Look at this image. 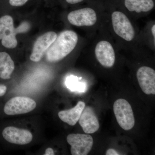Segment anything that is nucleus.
Segmentation results:
<instances>
[{"label":"nucleus","mask_w":155,"mask_h":155,"mask_svg":"<svg viewBox=\"0 0 155 155\" xmlns=\"http://www.w3.org/2000/svg\"><path fill=\"white\" fill-rule=\"evenodd\" d=\"M78 41V36L75 31L69 30L62 31L45 54L47 60L54 63L63 60L74 49Z\"/></svg>","instance_id":"nucleus-1"},{"label":"nucleus","mask_w":155,"mask_h":155,"mask_svg":"<svg viewBox=\"0 0 155 155\" xmlns=\"http://www.w3.org/2000/svg\"><path fill=\"white\" fill-rule=\"evenodd\" d=\"M114 111L119 126L124 130L132 129L135 124V119L132 107L124 99L116 100L114 105Z\"/></svg>","instance_id":"nucleus-2"},{"label":"nucleus","mask_w":155,"mask_h":155,"mask_svg":"<svg viewBox=\"0 0 155 155\" xmlns=\"http://www.w3.org/2000/svg\"><path fill=\"white\" fill-rule=\"evenodd\" d=\"M112 22L115 33L127 41H132L135 32L132 24L124 13L115 11L112 14Z\"/></svg>","instance_id":"nucleus-3"},{"label":"nucleus","mask_w":155,"mask_h":155,"mask_svg":"<svg viewBox=\"0 0 155 155\" xmlns=\"http://www.w3.org/2000/svg\"><path fill=\"white\" fill-rule=\"evenodd\" d=\"M36 107L35 101L28 97H16L8 101L4 107L5 114L8 115L27 114Z\"/></svg>","instance_id":"nucleus-4"},{"label":"nucleus","mask_w":155,"mask_h":155,"mask_svg":"<svg viewBox=\"0 0 155 155\" xmlns=\"http://www.w3.org/2000/svg\"><path fill=\"white\" fill-rule=\"evenodd\" d=\"M16 31L14 19L11 16L5 15L0 18V40L3 46L9 49L15 48L17 46Z\"/></svg>","instance_id":"nucleus-5"},{"label":"nucleus","mask_w":155,"mask_h":155,"mask_svg":"<svg viewBox=\"0 0 155 155\" xmlns=\"http://www.w3.org/2000/svg\"><path fill=\"white\" fill-rule=\"evenodd\" d=\"M67 142L71 146L72 155H87L91 150L94 140L91 136L81 134H71L67 136Z\"/></svg>","instance_id":"nucleus-6"},{"label":"nucleus","mask_w":155,"mask_h":155,"mask_svg":"<svg viewBox=\"0 0 155 155\" xmlns=\"http://www.w3.org/2000/svg\"><path fill=\"white\" fill-rule=\"evenodd\" d=\"M67 19L75 26H91L96 22L97 16L93 9L87 7L71 11L68 14Z\"/></svg>","instance_id":"nucleus-7"},{"label":"nucleus","mask_w":155,"mask_h":155,"mask_svg":"<svg viewBox=\"0 0 155 155\" xmlns=\"http://www.w3.org/2000/svg\"><path fill=\"white\" fill-rule=\"evenodd\" d=\"M54 31H48L39 37L33 45L30 57L31 61L38 62L41 60L50 46L57 38Z\"/></svg>","instance_id":"nucleus-8"},{"label":"nucleus","mask_w":155,"mask_h":155,"mask_svg":"<svg viewBox=\"0 0 155 155\" xmlns=\"http://www.w3.org/2000/svg\"><path fill=\"white\" fill-rule=\"evenodd\" d=\"M97 60L103 67H113L115 63V51L112 45L106 41L99 42L95 49Z\"/></svg>","instance_id":"nucleus-9"},{"label":"nucleus","mask_w":155,"mask_h":155,"mask_svg":"<svg viewBox=\"0 0 155 155\" xmlns=\"http://www.w3.org/2000/svg\"><path fill=\"white\" fill-rule=\"evenodd\" d=\"M137 78L144 93L155 94V71L153 69L145 66L140 67L137 72Z\"/></svg>","instance_id":"nucleus-10"},{"label":"nucleus","mask_w":155,"mask_h":155,"mask_svg":"<svg viewBox=\"0 0 155 155\" xmlns=\"http://www.w3.org/2000/svg\"><path fill=\"white\" fill-rule=\"evenodd\" d=\"M3 137L13 144L25 145L32 141L33 136L30 131L13 126L5 127L2 132Z\"/></svg>","instance_id":"nucleus-11"},{"label":"nucleus","mask_w":155,"mask_h":155,"mask_svg":"<svg viewBox=\"0 0 155 155\" xmlns=\"http://www.w3.org/2000/svg\"><path fill=\"white\" fill-rule=\"evenodd\" d=\"M78 121L84 133L93 134L99 128L97 116L94 109L89 106L84 107Z\"/></svg>","instance_id":"nucleus-12"},{"label":"nucleus","mask_w":155,"mask_h":155,"mask_svg":"<svg viewBox=\"0 0 155 155\" xmlns=\"http://www.w3.org/2000/svg\"><path fill=\"white\" fill-rule=\"evenodd\" d=\"M85 107V103L80 101L74 107L59 112L58 116L63 122L71 126H74L78 121Z\"/></svg>","instance_id":"nucleus-13"},{"label":"nucleus","mask_w":155,"mask_h":155,"mask_svg":"<svg viewBox=\"0 0 155 155\" xmlns=\"http://www.w3.org/2000/svg\"><path fill=\"white\" fill-rule=\"evenodd\" d=\"M123 2L128 11L137 13L149 12L155 6L153 0H123Z\"/></svg>","instance_id":"nucleus-14"},{"label":"nucleus","mask_w":155,"mask_h":155,"mask_svg":"<svg viewBox=\"0 0 155 155\" xmlns=\"http://www.w3.org/2000/svg\"><path fill=\"white\" fill-rule=\"evenodd\" d=\"M15 69V64L11 56L5 52H0V78L9 79Z\"/></svg>","instance_id":"nucleus-15"},{"label":"nucleus","mask_w":155,"mask_h":155,"mask_svg":"<svg viewBox=\"0 0 155 155\" xmlns=\"http://www.w3.org/2000/svg\"><path fill=\"white\" fill-rule=\"evenodd\" d=\"M66 85L67 88L72 91L83 92L85 91L86 88L84 83L79 82L77 77L73 76H70L67 78Z\"/></svg>","instance_id":"nucleus-16"},{"label":"nucleus","mask_w":155,"mask_h":155,"mask_svg":"<svg viewBox=\"0 0 155 155\" xmlns=\"http://www.w3.org/2000/svg\"><path fill=\"white\" fill-rule=\"evenodd\" d=\"M29 0H9V3L13 7H21L25 5Z\"/></svg>","instance_id":"nucleus-17"},{"label":"nucleus","mask_w":155,"mask_h":155,"mask_svg":"<svg viewBox=\"0 0 155 155\" xmlns=\"http://www.w3.org/2000/svg\"><path fill=\"white\" fill-rule=\"evenodd\" d=\"M106 155H120L116 150L113 149H109L106 153Z\"/></svg>","instance_id":"nucleus-18"},{"label":"nucleus","mask_w":155,"mask_h":155,"mask_svg":"<svg viewBox=\"0 0 155 155\" xmlns=\"http://www.w3.org/2000/svg\"><path fill=\"white\" fill-rule=\"evenodd\" d=\"M67 4L69 5H76L82 2L84 0H65Z\"/></svg>","instance_id":"nucleus-19"},{"label":"nucleus","mask_w":155,"mask_h":155,"mask_svg":"<svg viewBox=\"0 0 155 155\" xmlns=\"http://www.w3.org/2000/svg\"><path fill=\"white\" fill-rule=\"evenodd\" d=\"M7 87L3 84H0V96H2L6 93Z\"/></svg>","instance_id":"nucleus-20"},{"label":"nucleus","mask_w":155,"mask_h":155,"mask_svg":"<svg viewBox=\"0 0 155 155\" xmlns=\"http://www.w3.org/2000/svg\"><path fill=\"white\" fill-rule=\"evenodd\" d=\"M45 155H55L54 150L51 148H48L45 150Z\"/></svg>","instance_id":"nucleus-21"},{"label":"nucleus","mask_w":155,"mask_h":155,"mask_svg":"<svg viewBox=\"0 0 155 155\" xmlns=\"http://www.w3.org/2000/svg\"><path fill=\"white\" fill-rule=\"evenodd\" d=\"M152 30V33L153 36L154 37V38H155V25H153L152 28L151 29Z\"/></svg>","instance_id":"nucleus-22"}]
</instances>
